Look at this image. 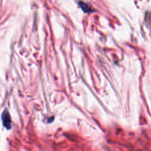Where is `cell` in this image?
<instances>
[{"label": "cell", "mask_w": 151, "mask_h": 151, "mask_svg": "<svg viewBox=\"0 0 151 151\" xmlns=\"http://www.w3.org/2000/svg\"><path fill=\"white\" fill-rule=\"evenodd\" d=\"M2 119L3 121V124L5 127L8 129L11 127V120L10 119V116L8 111H4L2 115Z\"/></svg>", "instance_id": "obj_1"}]
</instances>
